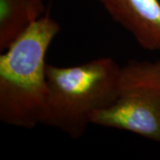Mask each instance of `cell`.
Returning a JSON list of instances; mask_svg holds the SVG:
<instances>
[{
	"instance_id": "6da1fadb",
	"label": "cell",
	"mask_w": 160,
	"mask_h": 160,
	"mask_svg": "<svg viewBox=\"0 0 160 160\" xmlns=\"http://www.w3.org/2000/svg\"><path fill=\"white\" fill-rule=\"evenodd\" d=\"M61 31L47 11L0 55V120L32 129L42 124L46 104V53Z\"/></svg>"
},
{
	"instance_id": "7a4b0ae2",
	"label": "cell",
	"mask_w": 160,
	"mask_h": 160,
	"mask_svg": "<svg viewBox=\"0 0 160 160\" xmlns=\"http://www.w3.org/2000/svg\"><path fill=\"white\" fill-rule=\"evenodd\" d=\"M121 66L100 57L75 66L47 64L46 104L42 124L74 139L82 137L92 116L116 95Z\"/></svg>"
},
{
	"instance_id": "3957f363",
	"label": "cell",
	"mask_w": 160,
	"mask_h": 160,
	"mask_svg": "<svg viewBox=\"0 0 160 160\" xmlns=\"http://www.w3.org/2000/svg\"><path fill=\"white\" fill-rule=\"evenodd\" d=\"M92 124L160 143V59H132L122 66L113 101L92 116Z\"/></svg>"
},
{
	"instance_id": "277c9868",
	"label": "cell",
	"mask_w": 160,
	"mask_h": 160,
	"mask_svg": "<svg viewBox=\"0 0 160 160\" xmlns=\"http://www.w3.org/2000/svg\"><path fill=\"white\" fill-rule=\"evenodd\" d=\"M146 51L160 50V0H99Z\"/></svg>"
},
{
	"instance_id": "5b68a950",
	"label": "cell",
	"mask_w": 160,
	"mask_h": 160,
	"mask_svg": "<svg viewBox=\"0 0 160 160\" xmlns=\"http://www.w3.org/2000/svg\"><path fill=\"white\" fill-rule=\"evenodd\" d=\"M46 12L44 0H0V51Z\"/></svg>"
}]
</instances>
